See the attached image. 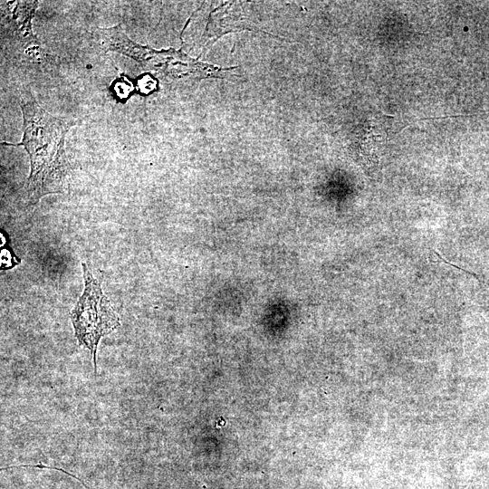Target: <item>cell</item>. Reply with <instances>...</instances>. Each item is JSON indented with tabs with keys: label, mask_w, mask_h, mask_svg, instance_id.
I'll use <instances>...</instances> for the list:
<instances>
[{
	"label": "cell",
	"mask_w": 489,
	"mask_h": 489,
	"mask_svg": "<svg viewBox=\"0 0 489 489\" xmlns=\"http://www.w3.org/2000/svg\"><path fill=\"white\" fill-rule=\"evenodd\" d=\"M24 118V137L18 144L30 157L31 171L26 182L25 199L35 205L50 194L62 193L68 187L70 164L65 153V136L76 121L55 117L39 105L29 88L19 91Z\"/></svg>",
	"instance_id": "1"
},
{
	"label": "cell",
	"mask_w": 489,
	"mask_h": 489,
	"mask_svg": "<svg viewBox=\"0 0 489 489\" xmlns=\"http://www.w3.org/2000/svg\"><path fill=\"white\" fill-rule=\"evenodd\" d=\"M95 35L106 51L126 55L139 62L143 69L161 74L163 77L202 79L216 77L221 72L226 71L195 60L181 51L174 49L157 51L149 46L134 43L120 24L110 28H98Z\"/></svg>",
	"instance_id": "2"
},
{
	"label": "cell",
	"mask_w": 489,
	"mask_h": 489,
	"mask_svg": "<svg viewBox=\"0 0 489 489\" xmlns=\"http://www.w3.org/2000/svg\"><path fill=\"white\" fill-rule=\"evenodd\" d=\"M84 290L71 312L75 337L80 345L91 353L97 369L96 353L100 340L117 329L120 317L103 294L101 283L94 278L85 263L82 264Z\"/></svg>",
	"instance_id": "3"
},
{
	"label": "cell",
	"mask_w": 489,
	"mask_h": 489,
	"mask_svg": "<svg viewBox=\"0 0 489 489\" xmlns=\"http://www.w3.org/2000/svg\"><path fill=\"white\" fill-rule=\"evenodd\" d=\"M235 5H225L216 9L210 15L203 35V48L212 45L216 39L231 31L252 30L259 28L244 16Z\"/></svg>",
	"instance_id": "4"
},
{
	"label": "cell",
	"mask_w": 489,
	"mask_h": 489,
	"mask_svg": "<svg viewBox=\"0 0 489 489\" xmlns=\"http://www.w3.org/2000/svg\"><path fill=\"white\" fill-rule=\"evenodd\" d=\"M386 137L381 124L375 120L368 121L359 131L355 149L364 165L370 166L378 162L379 152L387 142Z\"/></svg>",
	"instance_id": "5"
},
{
	"label": "cell",
	"mask_w": 489,
	"mask_h": 489,
	"mask_svg": "<svg viewBox=\"0 0 489 489\" xmlns=\"http://www.w3.org/2000/svg\"><path fill=\"white\" fill-rule=\"evenodd\" d=\"M60 471L62 472V473L67 474L68 475H71L72 477H73L75 479H77L79 482H81L84 485L85 488L93 489L91 486H90L88 484H86L84 481H82L80 477L76 476L75 475H73V474H72L70 472H67V471H65L64 469H62V468L60 469Z\"/></svg>",
	"instance_id": "6"
}]
</instances>
